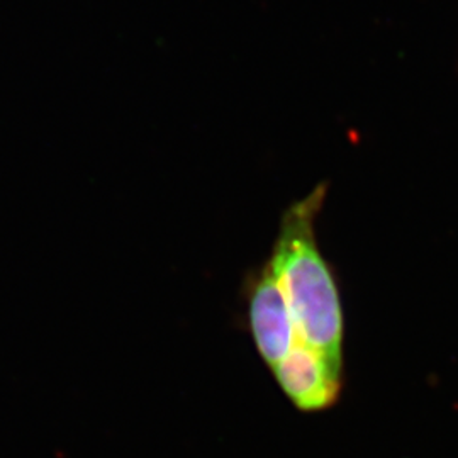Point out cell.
Returning <instances> with one entry per match:
<instances>
[{"label": "cell", "instance_id": "1", "mask_svg": "<svg viewBox=\"0 0 458 458\" xmlns=\"http://www.w3.org/2000/svg\"><path fill=\"white\" fill-rule=\"evenodd\" d=\"M323 197V187H318L311 196L285 211L267 262L280 284L297 348H310L342 370L344 318L340 299L314 238V217Z\"/></svg>", "mask_w": 458, "mask_h": 458}, {"label": "cell", "instance_id": "2", "mask_svg": "<svg viewBox=\"0 0 458 458\" xmlns=\"http://www.w3.org/2000/svg\"><path fill=\"white\" fill-rule=\"evenodd\" d=\"M246 325L255 346L276 372L297 348V336L277 277L268 262L245 278Z\"/></svg>", "mask_w": 458, "mask_h": 458}, {"label": "cell", "instance_id": "3", "mask_svg": "<svg viewBox=\"0 0 458 458\" xmlns=\"http://www.w3.org/2000/svg\"><path fill=\"white\" fill-rule=\"evenodd\" d=\"M340 372L319 353L297 348L272 372L285 395L301 411L327 410L340 391Z\"/></svg>", "mask_w": 458, "mask_h": 458}]
</instances>
